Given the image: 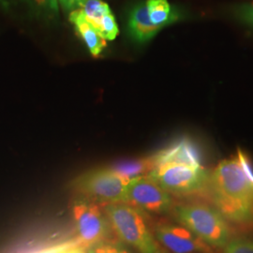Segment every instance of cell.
<instances>
[{"instance_id": "6da1fadb", "label": "cell", "mask_w": 253, "mask_h": 253, "mask_svg": "<svg viewBox=\"0 0 253 253\" xmlns=\"http://www.w3.org/2000/svg\"><path fill=\"white\" fill-rule=\"evenodd\" d=\"M207 197L229 223L253 226V166L241 149L209 173Z\"/></svg>"}, {"instance_id": "7a4b0ae2", "label": "cell", "mask_w": 253, "mask_h": 253, "mask_svg": "<svg viewBox=\"0 0 253 253\" xmlns=\"http://www.w3.org/2000/svg\"><path fill=\"white\" fill-rule=\"evenodd\" d=\"M110 225L121 241L139 253H170L156 239L145 213L126 203L104 205Z\"/></svg>"}, {"instance_id": "3957f363", "label": "cell", "mask_w": 253, "mask_h": 253, "mask_svg": "<svg viewBox=\"0 0 253 253\" xmlns=\"http://www.w3.org/2000/svg\"><path fill=\"white\" fill-rule=\"evenodd\" d=\"M172 211L178 223L214 250L222 249L233 236L229 222L213 206L190 202L174 205Z\"/></svg>"}, {"instance_id": "277c9868", "label": "cell", "mask_w": 253, "mask_h": 253, "mask_svg": "<svg viewBox=\"0 0 253 253\" xmlns=\"http://www.w3.org/2000/svg\"><path fill=\"white\" fill-rule=\"evenodd\" d=\"M209 173L204 165L167 163L157 164L148 175L172 195L207 196Z\"/></svg>"}, {"instance_id": "5b68a950", "label": "cell", "mask_w": 253, "mask_h": 253, "mask_svg": "<svg viewBox=\"0 0 253 253\" xmlns=\"http://www.w3.org/2000/svg\"><path fill=\"white\" fill-rule=\"evenodd\" d=\"M128 179L112 168L86 172L74 182V188L87 199L107 204L126 203Z\"/></svg>"}, {"instance_id": "8992f818", "label": "cell", "mask_w": 253, "mask_h": 253, "mask_svg": "<svg viewBox=\"0 0 253 253\" xmlns=\"http://www.w3.org/2000/svg\"><path fill=\"white\" fill-rule=\"evenodd\" d=\"M126 204L144 213L163 215L172 211V194L162 188L148 174L130 179L126 190Z\"/></svg>"}, {"instance_id": "52a82bcc", "label": "cell", "mask_w": 253, "mask_h": 253, "mask_svg": "<svg viewBox=\"0 0 253 253\" xmlns=\"http://www.w3.org/2000/svg\"><path fill=\"white\" fill-rule=\"evenodd\" d=\"M73 221L78 237L86 247L108 239L113 229L104 211L87 198L77 200L73 207Z\"/></svg>"}, {"instance_id": "ba28073f", "label": "cell", "mask_w": 253, "mask_h": 253, "mask_svg": "<svg viewBox=\"0 0 253 253\" xmlns=\"http://www.w3.org/2000/svg\"><path fill=\"white\" fill-rule=\"evenodd\" d=\"M154 235L159 243L171 253H214V249L204 243L180 223L160 222Z\"/></svg>"}, {"instance_id": "9c48e42d", "label": "cell", "mask_w": 253, "mask_h": 253, "mask_svg": "<svg viewBox=\"0 0 253 253\" xmlns=\"http://www.w3.org/2000/svg\"><path fill=\"white\" fill-rule=\"evenodd\" d=\"M78 9L103 39L113 41L118 37V24L107 3L102 0H83Z\"/></svg>"}, {"instance_id": "30bf717a", "label": "cell", "mask_w": 253, "mask_h": 253, "mask_svg": "<svg viewBox=\"0 0 253 253\" xmlns=\"http://www.w3.org/2000/svg\"><path fill=\"white\" fill-rule=\"evenodd\" d=\"M154 166L167 163L203 165L199 147L188 138H182L152 155Z\"/></svg>"}, {"instance_id": "8fae6325", "label": "cell", "mask_w": 253, "mask_h": 253, "mask_svg": "<svg viewBox=\"0 0 253 253\" xmlns=\"http://www.w3.org/2000/svg\"><path fill=\"white\" fill-rule=\"evenodd\" d=\"M127 29L135 42L143 43L153 39L162 28L151 22L145 2H139L129 11Z\"/></svg>"}, {"instance_id": "7c38bea8", "label": "cell", "mask_w": 253, "mask_h": 253, "mask_svg": "<svg viewBox=\"0 0 253 253\" xmlns=\"http://www.w3.org/2000/svg\"><path fill=\"white\" fill-rule=\"evenodd\" d=\"M70 21L72 22L76 32L80 36L84 44L93 56H98L106 47V40L100 36L90 23L84 16L80 9L70 12Z\"/></svg>"}, {"instance_id": "4fadbf2b", "label": "cell", "mask_w": 253, "mask_h": 253, "mask_svg": "<svg viewBox=\"0 0 253 253\" xmlns=\"http://www.w3.org/2000/svg\"><path fill=\"white\" fill-rule=\"evenodd\" d=\"M145 4L151 22L161 28L179 19L178 12L172 9L167 0H146Z\"/></svg>"}, {"instance_id": "5bb4252c", "label": "cell", "mask_w": 253, "mask_h": 253, "mask_svg": "<svg viewBox=\"0 0 253 253\" xmlns=\"http://www.w3.org/2000/svg\"><path fill=\"white\" fill-rule=\"evenodd\" d=\"M5 6L11 4H21L36 15L44 19H55L58 17L59 1L58 0H0Z\"/></svg>"}, {"instance_id": "9a60e30c", "label": "cell", "mask_w": 253, "mask_h": 253, "mask_svg": "<svg viewBox=\"0 0 253 253\" xmlns=\"http://www.w3.org/2000/svg\"><path fill=\"white\" fill-rule=\"evenodd\" d=\"M154 162L152 156L138 160L127 161L116 164L112 167L115 172L121 176L130 180L141 175L148 174L153 170Z\"/></svg>"}, {"instance_id": "2e32d148", "label": "cell", "mask_w": 253, "mask_h": 253, "mask_svg": "<svg viewBox=\"0 0 253 253\" xmlns=\"http://www.w3.org/2000/svg\"><path fill=\"white\" fill-rule=\"evenodd\" d=\"M220 250V253H253V237L245 235L232 236L227 244Z\"/></svg>"}, {"instance_id": "e0dca14e", "label": "cell", "mask_w": 253, "mask_h": 253, "mask_svg": "<svg viewBox=\"0 0 253 253\" xmlns=\"http://www.w3.org/2000/svg\"><path fill=\"white\" fill-rule=\"evenodd\" d=\"M86 253H131L126 246L113 239H104L85 249Z\"/></svg>"}, {"instance_id": "ac0fdd59", "label": "cell", "mask_w": 253, "mask_h": 253, "mask_svg": "<svg viewBox=\"0 0 253 253\" xmlns=\"http://www.w3.org/2000/svg\"><path fill=\"white\" fill-rule=\"evenodd\" d=\"M235 14L241 22L253 27V3L239 6L235 10Z\"/></svg>"}, {"instance_id": "d6986e66", "label": "cell", "mask_w": 253, "mask_h": 253, "mask_svg": "<svg viewBox=\"0 0 253 253\" xmlns=\"http://www.w3.org/2000/svg\"><path fill=\"white\" fill-rule=\"evenodd\" d=\"M63 245H57V246H54V247H49V248H45V249H42V250H39L36 252H33V253H53L55 251H57L58 249H60Z\"/></svg>"}, {"instance_id": "ffe728a7", "label": "cell", "mask_w": 253, "mask_h": 253, "mask_svg": "<svg viewBox=\"0 0 253 253\" xmlns=\"http://www.w3.org/2000/svg\"><path fill=\"white\" fill-rule=\"evenodd\" d=\"M73 245L64 244L60 249H58L57 251H55L53 253H69V251L73 248Z\"/></svg>"}, {"instance_id": "44dd1931", "label": "cell", "mask_w": 253, "mask_h": 253, "mask_svg": "<svg viewBox=\"0 0 253 253\" xmlns=\"http://www.w3.org/2000/svg\"><path fill=\"white\" fill-rule=\"evenodd\" d=\"M69 253H86V252L82 247H74L73 246V248L69 251Z\"/></svg>"}]
</instances>
